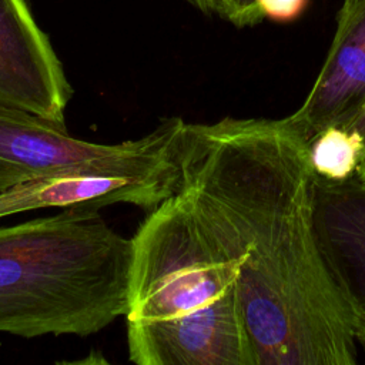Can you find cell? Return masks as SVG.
Returning <instances> with one entry per match:
<instances>
[{"label": "cell", "mask_w": 365, "mask_h": 365, "mask_svg": "<svg viewBox=\"0 0 365 365\" xmlns=\"http://www.w3.org/2000/svg\"><path fill=\"white\" fill-rule=\"evenodd\" d=\"M161 123L137 140L98 144L36 114L0 107V191L40 177L115 161L150 147Z\"/></svg>", "instance_id": "5b68a950"}, {"label": "cell", "mask_w": 365, "mask_h": 365, "mask_svg": "<svg viewBox=\"0 0 365 365\" xmlns=\"http://www.w3.org/2000/svg\"><path fill=\"white\" fill-rule=\"evenodd\" d=\"M342 128H348V130H355L358 131L364 140H365V106L364 108L355 115V118L346 125V127H342Z\"/></svg>", "instance_id": "7c38bea8"}, {"label": "cell", "mask_w": 365, "mask_h": 365, "mask_svg": "<svg viewBox=\"0 0 365 365\" xmlns=\"http://www.w3.org/2000/svg\"><path fill=\"white\" fill-rule=\"evenodd\" d=\"M71 87L26 0H0V107L66 127Z\"/></svg>", "instance_id": "277c9868"}, {"label": "cell", "mask_w": 365, "mask_h": 365, "mask_svg": "<svg viewBox=\"0 0 365 365\" xmlns=\"http://www.w3.org/2000/svg\"><path fill=\"white\" fill-rule=\"evenodd\" d=\"M309 0H257V7L264 19L275 23H291L301 17Z\"/></svg>", "instance_id": "30bf717a"}, {"label": "cell", "mask_w": 365, "mask_h": 365, "mask_svg": "<svg viewBox=\"0 0 365 365\" xmlns=\"http://www.w3.org/2000/svg\"><path fill=\"white\" fill-rule=\"evenodd\" d=\"M205 14H215L220 0H184Z\"/></svg>", "instance_id": "8fae6325"}, {"label": "cell", "mask_w": 365, "mask_h": 365, "mask_svg": "<svg viewBox=\"0 0 365 365\" xmlns=\"http://www.w3.org/2000/svg\"><path fill=\"white\" fill-rule=\"evenodd\" d=\"M365 140L355 131L331 125L309 141L311 163L317 175L341 181L356 174Z\"/></svg>", "instance_id": "ba28073f"}, {"label": "cell", "mask_w": 365, "mask_h": 365, "mask_svg": "<svg viewBox=\"0 0 365 365\" xmlns=\"http://www.w3.org/2000/svg\"><path fill=\"white\" fill-rule=\"evenodd\" d=\"M131 244L127 321L247 327L237 265L205 238L181 192L151 210Z\"/></svg>", "instance_id": "3957f363"}, {"label": "cell", "mask_w": 365, "mask_h": 365, "mask_svg": "<svg viewBox=\"0 0 365 365\" xmlns=\"http://www.w3.org/2000/svg\"><path fill=\"white\" fill-rule=\"evenodd\" d=\"M359 180H362L365 182V145H364V150L361 153V158H359V163H358V167H356V174H355Z\"/></svg>", "instance_id": "4fadbf2b"}, {"label": "cell", "mask_w": 365, "mask_h": 365, "mask_svg": "<svg viewBox=\"0 0 365 365\" xmlns=\"http://www.w3.org/2000/svg\"><path fill=\"white\" fill-rule=\"evenodd\" d=\"M181 192L237 265L257 365H354L358 344L314 228L309 140L292 118L184 123Z\"/></svg>", "instance_id": "6da1fadb"}, {"label": "cell", "mask_w": 365, "mask_h": 365, "mask_svg": "<svg viewBox=\"0 0 365 365\" xmlns=\"http://www.w3.org/2000/svg\"><path fill=\"white\" fill-rule=\"evenodd\" d=\"M364 106L365 0H344L324 64L289 117L311 141L327 127H346Z\"/></svg>", "instance_id": "52a82bcc"}, {"label": "cell", "mask_w": 365, "mask_h": 365, "mask_svg": "<svg viewBox=\"0 0 365 365\" xmlns=\"http://www.w3.org/2000/svg\"><path fill=\"white\" fill-rule=\"evenodd\" d=\"M215 14L238 29L252 27L264 20L257 0H220Z\"/></svg>", "instance_id": "9c48e42d"}, {"label": "cell", "mask_w": 365, "mask_h": 365, "mask_svg": "<svg viewBox=\"0 0 365 365\" xmlns=\"http://www.w3.org/2000/svg\"><path fill=\"white\" fill-rule=\"evenodd\" d=\"M131 250L90 207L0 227V332L87 336L125 317Z\"/></svg>", "instance_id": "7a4b0ae2"}, {"label": "cell", "mask_w": 365, "mask_h": 365, "mask_svg": "<svg viewBox=\"0 0 365 365\" xmlns=\"http://www.w3.org/2000/svg\"><path fill=\"white\" fill-rule=\"evenodd\" d=\"M314 228L355 341L365 351V182L356 175L341 181L315 175Z\"/></svg>", "instance_id": "8992f818"}]
</instances>
